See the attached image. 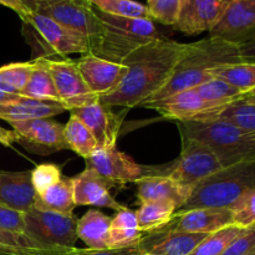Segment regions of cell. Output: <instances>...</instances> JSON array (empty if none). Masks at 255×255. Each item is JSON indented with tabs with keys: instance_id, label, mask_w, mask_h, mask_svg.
<instances>
[{
	"instance_id": "1",
	"label": "cell",
	"mask_w": 255,
	"mask_h": 255,
	"mask_svg": "<svg viewBox=\"0 0 255 255\" xmlns=\"http://www.w3.org/2000/svg\"><path fill=\"white\" fill-rule=\"evenodd\" d=\"M188 45L161 37L134 50L121 62L127 67L121 84L100 102L110 107L141 106L168 82Z\"/></svg>"
},
{
	"instance_id": "2",
	"label": "cell",
	"mask_w": 255,
	"mask_h": 255,
	"mask_svg": "<svg viewBox=\"0 0 255 255\" xmlns=\"http://www.w3.org/2000/svg\"><path fill=\"white\" fill-rule=\"evenodd\" d=\"M242 61L239 45L236 42L216 36L191 42L168 82L144 102L156 101L184 90L194 89L211 80L214 70Z\"/></svg>"
},
{
	"instance_id": "3",
	"label": "cell",
	"mask_w": 255,
	"mask_h": 255,
	"mask_svg": "<svg viewBox=\"0 0 255 255\" xmlns=\"http://www.w3.org/2000/svg\"><path fill=\"white\" fill-rule=\"evenodd\" d=\"M181 137L208 146L224 167L255 161V131L241 128L219 119L177 122Z\"/></svg>"
},
{
	"instance_id": "4",
	"label": "cell",
	"mask_w": 255,
	"mask_h": 255,
	"mask_svg": "<svg viewBox=\"0 0 255 255\" xmlns=\"http://www.w3.org/2000/svg\"><path fill=\"white\" fill-rule=\"evenodd\" d=\"M255 188V161L224 167L194 187L178 211L196 208H231L248 189Z\"/></svg>"
},
{
	"instance_id": "5",
	"label": "cell",
	"mask_w": 255,
	"mask_h": 255,
	"mask_svg": "<svg viewBox=\"0 0 255 255\" xmlns=\"http://www.w3.org/2000/svg\"><path fill=\"white\" fill-rule=\"evenodd\" d=\"M22 35L31 46L34 59H56L71 54L91 52V42L82 35L44 15L29 12L20 17Z\"/></svg>"
},
{
	"instance_id": "6",
	"label": "cell",
	"mask_w": 255,
	"mask_h": 255,
	"mask_svg": "<svg viewBox=\"0 0 255 255\" xmlns=\"http://www.w3.org/2000/svg\"><path fill=\"white\" fill-rule=\"evenodd\" d=\"M96 11L104 25V35L92 54L102 59L121 64L134 50L162 37L153 20L115 16L97 9Z\"/></svg>"
},
{
	"instance_id": "7",
	"label": "cell",
	"mask_w": 255,
	"mask_h": 255,
	"mask_svg": "<svg viewBox=\"0 0 255 255\" xmlns=\"http://www.w3.org/2000/svg\"><path fill=\"white\" fill-rule=\"evenodd\" d=\"M25 6L30 12L50 17L86 37L91 42V52L104 35V25L89 0H32Z\"/></svg>"
},
{
	"instance_id": "8",
	"label": "cell",
	"mask_w": 255,
	"mask_h": 255,
	"mask_svg": "<svg viewBox=\"0 0 255 255\" xmlns=\"http://www.w3.org/2000/svg\"><path fill=\"white\" fill-rule=\"evenodd\" d=\"M179 158L167 166H159L157 176H167L184 187L194 189L203 179L224 168L217 154L202 142L181 137Z\"/></svg>"
},
{
	"instance_id": "9",
	"label": "cell",
	"mask_w": 255,
	"mask_h": 255,
	"mask_svg": "<svg viewBox=\"0 0 255 255\" xmlns=\"http://www.w3.org/2000/svg\"><path fill=\"white\" fill-rule=\"evenodd\" d=\"M77 219L72 213H59L32 207L25 212V234L51 248H75Z\"/></svg>"
},
{
	"instance_id": "10",
	"label": "cell",
	"mask_w": 255,
	"mask_h": 255,
	"mask_svg": "<svg viewBox=\"0 0 255 255\" xmlns=\"http://www.w3.org/2000/svg\"><path fill=\"white\" fill-rule=\"evenodd\" d=\"M47 69L51 72L60 102L66 111L87 106L99 101L100 97L89 89L82 79L76 61L70 59H44Z\"/></svg>"
},
{
	"instance_id": "11",
	"label": "cell",
	"mask_w": 255,
	"mask_h": 255,
	"mask_svg": "<svg viewBox=\"0 0 255 255\" xmlns=\"http://www.w3.org/2000/svg\"><path fill=\"white\" fill-rule=\"evenodd\" d=\"M17 134V143L35 154H47L67 149L64 125L51 119H34L9 122Z\"/></svg>"
},
{
	"instance_id": "12",
	"label": "cell",
	"mask_w": 255,
	"mask_h": 255,
	"mask_svg": "<svg viewBox=\"0 0 255 255\" xmlns=\"http://www.w3.org/2000/svg\"><path fill=\"white\" fill-rule=\"evenodd\" d=\"M85 161L87 168L95 169L115 186L136 183L142 177L156 173V167L141 166L129 156L117 151L116 147L96 149Z\"/></svg>"
},
{
	"instance_id": "13",
	"label": "cell",
	"mask_w": 255,
	"mask_h": 255,
	"mask_svg": "<svg viewBox=\"0 0 255 255\" xmlns=\"http://www.w3.org/2000/svg\"><path fill=\"white\" fill-rule=\"evenodd\" d=\"M141 107L154 110L162 116L176 120L177 122L206 121L213 119L214 115L222 110L204 101L196 89L184 90L164 99L144 102Z\"/></svg>"
},
{
	"instance_id": "14",
	"label": "cell",
	"mask_w": 255,
	"mask_h": 255,
	"mask_svg": "<svg viewBox=\"0 0 255 255\" xmlns=\"http://www.w3.org/2000/svg\"><path fill=\"white\" fill-rule=\"evenodd\" d=\"M233 0H182L181 12L173 27L186 35L211 31L223 17Z\"/></svg>"
},
{
	"instance_id": "15",
	"label": "cell",
	"mask_w": 255,
	"mask_h": 255,
	"mask_svg": "<svg viewBox=\"0 0 255 255\" xmlns=\"http://www.w3.org/2000/svg\"><path fill=\"white\" fill-rule=\"evenodd\" d=\"M232 224L233 216L229 208H196L177 211L166 226L154 232L211 234Z\"/></svg>"
},
{
	"instance_id": "16",
	"label": "cell",
	"mask_w": 255,
	"mask_h": 255,
	"mask_svg": "<svg viewBox=\"0 0 255 255\" xmlns=\"http://www.w3.org/2000/svg\"><path fill=\"white\" fill-rule=\"evenodd\" d=\"M209 34L238 45L255 39V0H233Z\"/></svg>"
},
{
	"instance_id": "17",
	"label": "cell",
	"mask_w": 255,
	"mask_h": 255,
	"mask_svg": "<svg viewBox=\"0 0 255 255\" xmlns=\"http://www.w3.org/2000/svg\"><path fill=\"white\" fill-rule=\"evenodd\" d=\"M76 65L89 89L99 97L114 91L127 74L125 65L102 59L92 52L82 55Z\"/></svg>"
},
{
	"instance_id": "18",
	"label": "cell",
	"mask_w": 255,
	"mask_h": 255,
	"mask_svg": "<svg viewBox=\"0 0 255 255\" xmlns=\"http://www.w3.org/2000/svg\"><path fill=\"white\" fill-rule=\"evenodd\" d=\"M70 112L81 120L91 131L99 148L116 147L122 119L111 111V107L106 106L99 100L87 106L71 110Z\"/></svg>"
},
{
	"instance_id": "19",
	"label": "cell",
	"mask_w": 255,
	"mask_h": 255,
	"mask_svg": "<svg viewBox=\"0 0 255 255\" xmlns=\"http://www.w3.org/2000/svg\"><path fill=\"white\" fill-rule=\"evenodd\" d=\"M74 199L76 206H94L109 208L112 211H122L126 208L110 194L114 183L100 176L95 169L87 168L72 178Z\"/></svg>"
},
{
	"instance_id": "20",
	"label": "cell",
	"mask_w": 255,
	"mask_h": 255,
	"mask_svg": "<svg viewBox=\"0 0 255 255\" xmlns=\"http://www.w3.org/2000/svg\"><path fill=\"white\" fill-rule=\"evenodd\" d=\"M208 234L151 232L139 242L142 252L152 255H189Z\"/></svg>"
},
{
	"instance_id": "21",
	"label": "cell",
	"mask_w": 255,
	"mask_h": 255,
	"mask_svg": "<svg viewBox=\"0 0 255 255\" xmlns=\"http://www.w3.org/2000/svg\"><path fill=\"white\" fill-rule=\"evenodd\" d=\"M36 192L31 171H0V202L11 208L27 212L35 206Z\"/></svg>"
},
{
	"instance_id": "22",
	"label": "cell",
	"mask_w": 255,
	"mask_h": 255,
	"mask_svg": "<svg viewBox=\"0 0 255 255\" xmlns=\"http://www.w3.org/2000/svg\"><path fill=\"white\" fill-rule=\"evenodd\" d=\"M137 196L141 203L152 201H169L177 211L191 198L193 189L177 183L167 176H144L136 182Z\"/></svg>"
},
{
	"instance_id": "23",
	"label": "cell",
	"mask_w": 255,
	"mask_h": 255,
	"mask_svg": "<svg viewBox=\"0 0 255 255\" xmlns=\"http://www.w3.org/2000/svg\"><path fill=\"white\" fill-rule=\"evenodd\" d=\"M66 111L61 102L40 101L24 97L16 101L0 104V119L7 122L34 119H50Z\"/></svg>"
},
{
	"instance_id": "24",
	"label": "cell",
	"mask_w": 255,
	"mask_h": 255,
	"mask_svg": "<svg viewBox=\"0 0 255 255\" xmlns=\"http://www.w3.org/2000/svg\"><path fill=\"white\" fill-rule=\"evenodd\" d=\"M111 217L97 209H89L77 219V238L81 239L90 249H109V234Z\"/></svg>"
},
{
	"instance_id": "25",
	"label": "cell",
	"mask_w": 255,
	"mask_h": 255,
	"mask_svg": "<svg viewBox=\"0 0 255 255\" xmlns=\"http://www.w3.org/2000/svg\"><path fill=\"white\" fill-rule=\"evenodd\" d=\"M35 207L59 213H72L76 207L74 199V183L72 178L61 177L60 181L42 193L36 194Z\"/></svg>"
},
{
	"instance_id": "26",
	"label": "cell",
	"mask_w": 255,
	"mask_h": 255,
	"mask_svg": "<svg viewBox=\"0 0 255 255\" xmlns=\"http://www.w3.org/2000/svg\"><path fill=\"white\" fill-rule=\"evenodd\" d=\"M71 248H51L40 244L26 234L0 229V253L6 255H62Z\"/></svg>"
},
{
	"instance_id": "27",
	"label": "cell",
	"mask_w": 255,
	"mask_h": 255,
	"mask_svg": "<svg viewBox=\"0 0 255 255\" xmlns=\"http://www.w3.org/2000/svg\"><path fill=\"white\" fill-rule=\"evenodd\" d=\"M35 66L32 69L30 79L26 86L22 90L21 95L29 99L40 100V101H56L60 102L59 94L55 87L51 72L47 69L44 59H34Z\"/></svg>"
},
{
	"instance_id": "28",
	"label": "cell",
	"mask_w": 255,
	"mask_h": 255,
	"mask_svg": "<svg viewBox=\"0 0 255 255\" xmlns=\"http://www.w3.org/2000/svg\"><path fill=\"white\" fill-rule=\"evenodd\" d=\"M177 212V207L169 201H152L141 203L136 212L138 226L143 233H151L166 226Z\"/></svg>"
},
{
	"instance_id": "29",
	"label": "cell",
	"mask_w": 255,
	"mask_h": 255,
	"mask_svg": "<svg viewBox=\"0 0 255 255\" xmlns=\"http://www.w3.org/2000/svg\"><path fill=\"white\" fill-rule=\"evenodd\" d=\"M64 138L67 149H71L85 159L99 149L91 131L75 115H71L67 124L64 125Z\"/></svg>"
},
{
	"instance_id": "30",
	"label": "cell",
	"mask_w": 255,
	"mask_h": 255,
	"mask_svg": "<svg viewBox=\"0 0 255 255\" xmlns=\"http://www.w3.org/2000/svg\"><path fill=\"white\" fill-rule=\"evenodd\" d=\"M194 89L204 101L218 109H223L233 102L239 101L243 95L241 90L236 89L228 82L217 79V77H212L211 80L203 82Z\"/></svg>"
},
{
	"instance_id": "31",
	"label": "cell",
	"mask_w": 255,
	"mask_h": 255,
	"mask_svg": "<svg viewBox=\"0 0 255 255\" xmlns=\"http://www.w3.org/2000/svg\"><path fill=\"white\" fill-rule=\"evenodd\" d=\"M212 76L223 80L242 92H246L255 87V64L242 61L226 65L214 70Z\"/></svg>"
},
{
	"instance_id": "32",
	"label": "cell",
	"mask_w": 255,
	"mask_h": 255,
	"mask_svg": "<svg viewBox=\"0 0 255 255\" xmlns=\"http://www.w3.org/2000/svg\"><path fill=\"white\" fill-rule=\"evenodd\" d=\"M34 66L35 60L32 59L31 61L14 62L0 67V90L9 94L21 95Z\"/></svg>"
},
{
	"instance_id": "33",
	"label": "cell",
	"mask_w": 255,
	"mask_h": 255,
	"mask_svg": "<svg viewBox=\"0 0 255 255\" xmlns=\"http://www.w3.org/2000/svg\"><path fill=\"white\" fill-rule=\"evenodd\" d=\"M243 231L244 228L236 224L224 227L208 234L189 255H221Z\"/></svg>"
},
{
	"instance_id": "34",
	"label": "cell",
	"mask_w": 255,
	"mask_h": 255,
	"mask_svg": "<svg viewBox=\"0 0 255 255\" xmlns=\"http://www.w3.org/2000/svg\"><path fill=\"white\" fill-rule=\"evenodd\" d=\"M90 2L97 10L105 12V14L152 20L147 5L134 1V0H90Z\"/></svg>"
},
{
	"instance_id": "35",
	"label": "cell",
	"mask_w": 255,
	"mask_h": 255,
	"mask_svg": "<svg viewBox=\"0 0 255 255\" xmlns=\"http://www.w3.org/2000/svg\"><path fill=\"white\" fill-rule=\"evenodd\" d=\"M213 119L224 120L241 128L255 131V105L246 104L239 100L223 107L214 115Z\"/></svg>"
},
{
	"instance_id": "36",
	"label": "cell",
	"mask_w": 255,
	"mask_h": 255,
	"mask_svg": "<svg viewBox=\"0 0 255 255\" xmlns=\"http://www.w3.org/2000/svg\"><path fill=\"white\" fill-rule=\"evenodd\" d=\"M233 216V223L242 228L255 226V188L244 192L236 203L229 208Z\"/></svg>"
},
{
	"instance_id": "37",
	"label": "cell",
	"mask_w": 255,
	"mask_h": 255,
	"mask_svg": "<svg viewBox=\"0 0 255 255\" xmlns=\"http://www.w3.org/2000/svg\"><path fill=\"white\" fill-rule=\"evenodd\" d=\"M182 0H149L147 7L152 20L173 26L179 17Z\"/></svg>"
},
{
	"instance_id": "38",
	"label": "cell",
	"mask_w": 255,
	"mask_h": 255,
	"mask_svg": "<svg viewBox=\"0 0 255 255\" xmlns=\"http://www.w3.org/2000/svg\"><path fill=\"white\" fill-rule=\"evenodd\" d=\"M62 177L60 167L52 163L39 164L31 171V181L36 194L42 193Z\"/></svg>"
},
{
	"instance_id": "39",
	"label": "cell",
	"mask_w": 255,
	"mask_h": 255,
	"mask_svg": "<svg viewBox=\"0 0 255 255\" xmlns=\"http://www.w3.org/2000/svg\"><path fill=\"white\" fill-rule=\"evenodd\" d=\"M0 229L9 233L25 234V212L17 211L0 202Z\"/></svg>"
},
{
	"instance_id": "40",
	"label": "cell",
	"mask_w": 255,
	"mask_h": 255,
	"mask_svg": "<svg viewBox=\"0 0 255 255\" xmlns=\"http://www.w3.org/2000/svg\"><path fill=\"white\" fill-rule=\"evenodd\" d=\"M139 228H111L109 234V248H126L137 246L144 237Z\"/></svg>"
},
{
	"instance_id": "41",
	"label": "cell",
	"mask_w": 255,
	"mask_h": 255,
	"mask_svg": "<svg viewBox=\"0 0 255 255\" xmlns=\"http://www.w3.org/2000/svg\"><path fill=\"white\" fill-rule=\"evenodd\" d=\"M255 251V226L244 231L229 244L221 255H248Z\"/></svg>"
},
{
	"instance_id": "42",
	"label": "cell",
	"mask_w": 255,
	"mask_h": 255,
	"mask_svg": "<svg viewBox=\"0 0 255 255\" xmlns=\"http://www.w3.org/2000/svg\"><path fill=\"white\" fill-rule=\"evenodd\" d=\"M139 243L126 248H109V249H90V248H71L62 255H142Z\"/></svg>"
},
{
	"instance_id": "43",
	"label": "cell",
	"mask_w": 255,
	"mask_h": 255,
	"mask_svg": "<svg viewBox=\"0 0 255 255\" xmlns=\"http://www.w3.org/2000/svg\"><path fill=\"white\" fill-rule=\"evenodd\" d=\"M111 228H139L136 212L129 208H124L116 212L114 218H111Z\"/></svg>"
},
{
	"instance_id": "44",
	"label": "cell",
	"mask_w": 255,
	"mask_h": 255,
	"mask_svg": "<svg viewBox=\"0 0 255 255\" xmlns=\"http://www.w3.org/2000/svg\"><path fill=\"white\" fill-rule=\"evenodd\" d=\"M239 52L243 61L255 64V39L239 44Z\"/></svg>"
},
{
	"instance_id": "45",
	"label": "cell",
	"mask_w": 255,
	"mask_h": 255,
	"mask_svg": "<svg viewBox=\"0 0 255 255\" xmlns=\"http://www.w3.org/2000/svg\"><path fill=\"white\" fill-rule=\"evenodd\" d=\"M0 5L11 9L12 11H15L19 15V17L25 16V15H27L30 12L20 0H0Z\"/></svg>"
},
{
	"instance_id": "46",
	"label": "cell",
	"mask_w": 255,
	"mask_h": 255,
	"mask_svg": "<svg viewBox=\"0 0 255 255\" xmlns=\"http://www.w3.org/2000/svg\"><path fill=\"white\" fill-rule=\"evenodd\" d=\"M0 143L5 147H12V144L17 143V134L0 126Z\"/></svg>"
},
{
	"instance_id": "47",
	"label": "cell",
	"mask_w": 255,
	"mask_h": 255,
	"mask_svg": "<svg viewBox=\"0 0 255 255\" xmlns=\"http://www.w3.org/2000/svg\"><path fill=\"white\" fill-rule=\"evenodd\" d=\"M21 95H15V94H9V92H5L0 90V104H5V102H11L16 101V100L21 99Z\"/></svg>"
},
{
	"instance_id": "48",
	"label": "cell",
	"mask_w": 255,
	"mask_h": 255,
	"mask_svg": "<svg viewBox=\"0 0 255 255\" xmlns=\"http://www.w3.org/2000/svg\"><path fill=\"white\" fill-rule=\"evenodd\" d=\"M241 101L246 102V104H251V105H255V87L254 89L248 90V91L243 92L241 97Z\"/></svg>"
},
{
	"instance_id": "49",
	"label": "cell",
	"mask_w": 255,
	"mask_h": 255,
	"mask_svg": "<svg viewBox=\"0 0 255 255\" xmlns=\"http://www.w3.org/2000/svg\"><path fill=\"white\" fill-rule=\"evenodd\" d=\"M20 1H21V2H22V4H24V5H26V4H27V2L32 1V0H20Z\"/></svg>"
},
{
	"instance_id": "50",
	"label": "cell",
	"mask_w": 255,
	"mask_h": 255,
	"mask_svg": "<svg viewBox=\"0 0 255 255\" xmlns=\"http://www.w3.org/2000/svg\"><path fill=\"white\" fill-rule=\"evenodd\" d=\"M248 255H255V251H254V252H252V253H251V254H248Z\"/></svg>"
},
{
	"instance_id": "51",
	"label": "cell",
	"mask_w": 255,
	"mask_h": 255,
	"mask_svg": "<svg viewBox=\"0 0 255 255\" xmlns=\"http://www.w3.org/2000/svg\"><path fill=\"white\" fill-rule=\"evenodd\" d=\"M142 255H152V254H147V253H144V254H142Z\"/></svg>"
},
{
	"instance_id": "52",
	"label": "cell",
	"mask_w": 255,
	"mask_h": 255,
	"mask_svg": "<svg viewBox=\"0 0 255 255\" xmlns=\"http://www.w3.org/2000/svg\"><path fill=\"white\" fill-rule=\"evenodd\" d=\"M0 255H6V254H1V253H0Z\"/></svg>"
},
{
	"instance_id": "53",
	"label": "cell",
	"mask_w": 255,
	"mask_h": 255,
	"mask_svg": "<svg viewBox=\"0 0 255 255\" xmlns=\"http://www.w3.org/2000/svg\"><path fill=\"white\" fill-rule=\"evenodd\" d=\"M147 1H149V0H147Z\"/></svg>"
},
{
	"instance_id": "54",
	"label": "cell",
	"mask_w": 255,
	"mask_h": 255,
	"mask_svg": "<svg viewBox=\"0 0 255 255\" xmlns=\"http://www.w3.org/2000/svg\"><path fill=\"white\" fill-rule=\"evenodd\" d=\"M89 1H90V0H89Z\"/></svg>"
}]
</instances>
